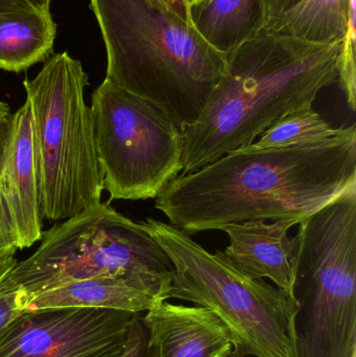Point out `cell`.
Masks as SVG:
<instances>
[{"label":"cell","mask_w":356,"mask_h":357,"mask_svg":"<svg viewBox=\"0 0 356 357\" xmlns=\"http://www.w3.org/2000/svg\"><path fill=\"white\" fill-rule=\"evenodd\" d=\"M353 185L355 125L317 144L231 151L173 178L155 207L192 235L251 220L302 222Z\"/></svg>","instance_id":"obj_1"},{"label":"cell","mask_w":356,"mask_h":357,"mask_svg":"<svg viewBox=\"0 0 356 357\" xmlns=\"http://www.w3.org/2000/svg\"><path fill=\"white\" fill-rule=\"evenodd\" d=\"M344 43L263 31L225 54V67L198 121L182 131L181 175L250 146L276 121L313 105L338 82Z\"/></svg>","instance_id":"obj_2"},{"label":"cell","mask_w":356,"mask_h":357,"mask_svg":"<svg viewBox=\"0 0 356 357\" xmlns=\"http://www.w3.org/2000/svg\"><path fill=\"white\" fill-rule=\"evenodd\" d=\"M90 2L106 44L105 79L156 105L181 131L196 123L225 54L161 0Z\"/></svg>","instance_id":"obj_3"},{"label":"cell","mask_w":356,"mask_h":357,"mask_svg":"<svg viewBox=\"0 0 356 357\" xmlns=\"http://www.w3.org/2000/svg\"><path fill=\"white\" fill-rule=\"evenodd\" d=\"M173 273L171 258L141 222L100 202L43 232L35 253L17 262L0 287L24 302L71 281L110 276L167 301Z\"/></svg>","instance_id":"obj_4"},{"label":"cell","mask_w":356,"mask_h":357,"mask_svg":"<svg viewBox=\"0 0 356 357\" xmlns=\"http://www.w3.org/2000/svg\"><path fill=\"white\" fill-rule=\"evenodd\" d=\"M141 224L173 264L167 300L192 302L217 317L232 337L230 357H297L296 305L288 293L245 274L223 252L211 254L173 225L154 218Z\"/></svg>","instance_id":"obj_5"},{"label":"cell","mask_w":356,"mask_h":357,"mask_svg":"<svg viewBox=\"0 0 356 357\" xmlns=\"http://www.w3.org/2000/svg\"><path fill=\"white\" fill-rule=\"evenodd\" d=\"M33 115L42 218L64 220L102 202L88 75L67 52L52 54L37 77L23 82Z\"/></svg>","instance_id":"obj_6"},{"label":"cell","mask_w":356,"mask_h":357,"mask_svg":"<svg viewBox=\"0 0 356 357\" xmlns=\"http://www.w3.org/2000/svg\"><path fill=\"white\" fill-rule=\"evenodd\" d=\"M295 237L297 357H355L356 202L336 197Z\"/></svg>","instance_id":"obj_7"},{"label":"cell","mask_w":356,"mask_h":357,"mask_svg":"<svg viewBox=\"0 0 356 357\" xmlns=\"http://www.w3.org/2000/svg\"><path fill=\"white\" fill-rule=\"evenodd\" d=\"M90 108L110 201L156 199L181 175L182 131L156 105L105 79Z\"/></svg>","instance_id":"obj_8"},{"label":"cell","mask_w":356,"mask_h":357,"mask_svg":"<svg viewBox=\"0 0 356 357\" xmlns=\"http://www.w3.org/2000/svg\"><path fill=\"white\" fill-rule=\"evenodd\" d=\"M136 316L96 308L24 310L0 328V357H121Z\"/></svg>","instance_id":"obj_9"},{"label":"cell","mask_w":356,"mask_h":357,"mask_svg":"<svg viewBox=\"0 0 356 357\" xmlns=\"http://www.w3.org/2000/svg\"><path fill=\"white\" fill-rule=\"evenodd\" d=\"M141 322L148 357H230L233 350L225 325L202 306L158 302Z\"/></svg>","instance_id":"obj_10"},{"label":"cell","mask_w":356,"mask_h":357,"mask_svg":"<svg viewBox=\"0 0 356 357\" xmlns=\"http://www.w3.org/2000/svg\"><path fill=\"white\" fill-rule=\"evenodd\" d=\"M0 195L18 236L19 249L31 248L42 239L43 218L40 211L33 115L27 100L14 114L12 137L0 172Z\"/></svg>","instance_id":"obj_11"},{"label":"cell","mask_w":356,"mask_h":357,"mask_svg":"<svg viewBox=\"0 0 356 357\" xmlns=\"http://www.w3.org/2000/svg\"><path fill=\"white\" fill-rule=\"evenodd\" d=\"M299 220L238 222L224 226L229 245L223 252L232 266L255 278H268L278 289L293 297L296 274V237L288 238V230ZM294 299V298H293Z\"/></svg>","instance_id":"obj_12"},{"label":"cell","mask_w":356,"mask_h":357,"mask_svg":"<svg viewBox=\"0 0 356 357\" xmlns=\"http://www.w3.org/2000/svg\"><path fill=\"white\" fill-rule=\"evenodd\" d=\"M265 29L317 43H355V0H263Z\"/></svg>","instance_id":"obj_13"},{"label":"cell","mask_w":356,"mask_h":357,"mask_svg":"<svg viewBox=\"0 0 356 357\" xmlns=\"http://www.w3.org/2000/svg\"><path fill=\"white\" fill-rule=\"evenodd\" d=\"M158 298L116 277L100 276L71 281L26 298L24 310L52 308H96L140 314Z\"/></svg>","instance_id":"obj_14"},{"label":"cell","mask_w":356,"mask_h":357,"mask_svg":"<svg viewBox=\"0 0 356 357\" xmlns=\"http://www.w3.org/2000/svg\"><path fill=\"white\" fill-rule=\"evenodd\" d=\"M188 16L201 37L222 54L265 29L263 0H200L189 6Z\"/></svg>","instance_id":"obj_15"},{"label":"cell","mask_w":356,"mask_h":357,"mask_svg":"<svg viewBox=\"0 0 356 357\" xmlns=\"http://www.w3.org/2000/svg\"><path fill=\"white\" fill-rule=\"evenodd\" d=\"M56 24L52 13L35 8L0 13V69L21 73L49 58Z\"/></svg>","instance_id":"obj_16"},{"label":"cell","mask_w":356,"mask_h":357,"mask_svg":"<svg viewBox=\"0 0 356 357\" xmlns=\"http://www.w3.org/2000/svg\"><path fill=\"white\" fill-rule=\"evenodd\" d=\"M345 128H334L314 110L313 105L301 107L284 115L270 126L253 149L286 148L300 144H317L341 135Z\"/></svg>","instance_id":"obj_17"},{"label":"cell","mask_w":356,"mask_h":357,"mask_svg":"<svg viewBox=\"0 0 356 357\" xmlns=\"http://www.w3.org/2000/svg\"><path fill=\"white\" fill-rule=\"evenodd\" d=\"M16 264L14 254L0 258V282ZM23 312L22 295L19 291H8L0 287V328Z\"/></svg>","instance_id":"obj_18"},{"label":"cell","mask_w":356,"mask_h":357,"mask_svg":"<svg viewBox=\"0 0 356 357\" xmlns=\"http://www.w3.org/2000/svg\"><path fill=\"white\" fill-rule=\"evenodd\" d=\"M19 249L18 236L0 195V258L16 253Z\"/></svg>","instance_id":"obj_19"},{"label":"cell","mask_w":356,"mask_h":357,"mask_svg":"<svg viewBox=\"0 0 356 357\" xmlns=\"http://www.w3.org/2000/svg\"><path fill=\"white\" fill-rule=\"evenodd\" d=\"M146 329L139 314L135 317L130 329L129 337L121 357H148Z\"/></svg>","instance_id":"obj_20"},{"label":"cell","mask_w":356,"mask_h":357,"mask_svg":"<svg viewBox=\"0 0 356 357\" xmlns=\"http://www.w3.org/2000/svg\"><path fill=\"white\" fill-rule=\"evenodd\" d=\"M13 119L14 114L10 112V106L6 102H0V172L12 137Z\"/></svg>","instance_id":"obj_21"},{"label":"cell","mask_w":356,"mask_h":357,"mask_svg":"<svg viewBox=\"0 0 356 357\" xmlns=\"http://www.w3.org/2000/svg\"><path fill=\"white\" fill-rule=\"evenodd\" d=\"M163 3L167 4L171 10H173L176 14L179 15L182 18L185 20L189 21V16H188V8L183 0H161Z\"/></svg>","instance_id":"obj_22"},{"label":"cell","mask_w":356,"mask_h":357,"mask_svg":"<svg viewBox=\"0 0 356 357\" xmlns=\"http://www.w3.org/2000/svg\"><path fill=\"white\" fill-rule=\"evenodd\" d=\"M36 8L44 13H50V2L52 0H27Z\"/></svg>","instance_id":"obj_23"},{"label":"cell","mask_w":356,"mask_h":357,"mask_svg":"<svg viewBox=\"0 0 356 357\" xmlns=\"http://www.w3.org/2000/svg\"><path fill=\"white\" fill-rule=\"evenodd\" d=\"M183 1L185 2V4L186 6H187V8H189L190 6L196 3V2L200 1V0H183Z\"/></svg>","instance_id":"obj_24"},{"label":"cell","mask_w":356,"mask_h":357,"mask_svg":"<svg viewBox=\"0 0 356 357\" xmlns=\"http://www.w3.org/2000/svg\"><path fill=\"white\" fill-rule=\"evenodd\" d=\"M356 357V356H355Z\"/></svg>","instance_id":"obj_25"}]
</instances>
